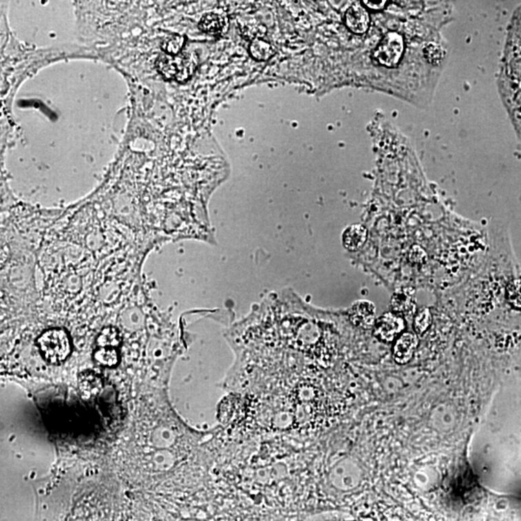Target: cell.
Returning a JSON list of instances; mask_svg holds the SVG:
<instances>
[{"label":"cell","instance_id":"6","mask_svg":"<svg viewBox=\"0 0 521 521\" xmlns=\"http://www.w3.org/2000/svg\"><path fill=\"white\" fill-rule=\"evenodd\" d=\"M349 318L352 325L369 330L376 323V307L367 300H359L350 307Z\"/></svg>","mask_w":521,"mask_h":521},{"label":"cell","instance_id":"16","mask_svg":"<svg viewBox=\"0 0 521 521\" xmlns=\"http://www.w3.org/2000/svg\"><path fill=\"white\" fill-rule=\"evenodd\" d=\"M95 359L103 366H115L119 361L118 352L114 348H98L95 352Z\"/></svg>","mask_w":521,"mask_h":521},{"label":"cell","instance_id":"18","mask_svg":"<svg viewBox=\"0 0 521 521\" xmlns=\"http://www.w3.org/2000/svg\"><path fill=\"white\" fill-rule=\"evenodd\" d=\"M509 299L516 307H521V282L515 281L511 283L508 290Z\"/></svg>","mask_w":521,"mask_h":521},{"label":"cell","instance_id":"4","mask_svg":"<svg viewBox=\"0 0 521 521\" xmlns=\"http://www.w3.org/2000/svg\"><path fill=\"white\" fill-rule=\"evenodd\" d=\"M405 323L402 316L388 312L379 317L374 326V335L381 342L391 343L403 334Z\"/></svg>","mask_w":521,"mask_h":521},{"label":"cell","instance_id":"8","mask_svg":"<svg viewBox=\"0 0 521 521\" xmlns=\"http://www.w3.org/2000/svg\"><path fill=\"white\" fill-rule=\"evenodd\" d=\"M416 297L412 288H402L394 293L391 297V307L394 313L398 315H408L416 307Z\"/></svg>","mask_w":521,"mask_h":521},{"label":"cell","instance_id":"14","mask_svg":"<svg viewBox=\"0 0 521 521\" xmlns=\"http://www.w3.org/2000/svg\"><path fill=\"white\" fill-rule=\"evenodd\" d=\"M121 344V336L114 328H103L97 339L98 348H114L117 349Z\"/></svg>","mask_w":521,"mask_h":521},{"label":"cell","instance_id":"12","mask_svg":"<svg viewBox=\"0 0 521 521\" xmlns=\"http://www.w3.org/2000/svg\"><path fill=\"white\" fill-rule=\"evenodd\" d=\"M249 52L254 59L259 60V61H266L275 54V50L273 49L270 43L260 39V38H256V39L252 41L251 47H249Z\"/></svg>","mask_w":521,"mask_h":521},{"label":"cell","instance_id":"19","mask_svg":"<svg viewBox=\"0 0 521 521\" xmlns=\"http://www.w3.org/2000/svg\"><path fill=\"white\" fill-rule=\"evenodd\" d=\"M362 3H363L364 6L366 7L367 9H369V10L379 12L385 10V8H387L390 2L381 1L379 3H373V2L371 1H362Z\"/></svg>","mask_w":521,"mask_h":521},{"label":"cell","instance_id":"15","mask_svg":"<svg viewBox=\"0 0 521 521\" xmlns=\"http://www.w3.org/2000/svg\"><path fill=\"white\" fill-rule=\"evenodd\" d=\"M433 323V317L428 308H421L417 311L413 321V328L417 334L422 335L429 330Z\"/></svg>","mask_w":521,"mask_h":521},{"label":"cell","instance_id":"7","mask_svg":"<svg viewBox=\"0 0 521 521\" xmlns=\"http://www.w3.org/2000/svg\"><path fill=\"white\" fill-rule=\"evenodd\" d=\"M418 338L412 332L403 333L393 347V357L398 364H407L412 359L418 347Z\"/></svg>","mask_w":521,"mask_h":521},{"label":"cell","instance_id":"17","mask_svg":"<svg viewBox=\"0 0 521 521\" xmlns=\"http://www.w3.org/2000/svg\"><path fill=\"white\" fill-rule=\"evenodd\" d=\"M184 45V38L182 36L176 35L169 38L163 43L162 49L167 52V54L177 55L180 54L182 47Z\"/></svg>","mask_w":521,"mask_h":521},{"label":"cell","instance_id":"9","mask_svg":"<svg viewBox=\"0 0 521 521\" xmlns=\"http://www.w3.org/2000/svg\"><path fill=\"white\" fill-rule=\"evenodd\" d=\"M178 431L168 424L156 427L151 434V444L156 448H169L174 445L178 439Z\"/></svg>","mask_w":521,"mask_h":521},{"label":"cell","instance_id":"3","mask_svg":"<svg viewBox=\"0 0 521 521\" xmlns=\"http://www.w3.org/2000/svg\"><path fill=\"white\" fill-rule=\"evenodd\" d=\"M158 71L164 78L177 81H186L191 78L197 67L193 54L182 52L177 55L162 54L157 62Z\"/></svg>","mask_w":521,"mask_h":521},{"label":"cell","instance_id":"1","mask_svg":"<svg viewBox=\"0 0 521 521\" xmlns=\"http://www.w3.org/2000/svg\"><path fill=\"white\" fill-rule=\"evenodd\" d=\"M408 50V36L401 30L388 31L381 38L372 56L379 66L400 69Z\"/></svg>","mask_w":521,"mask_h":521},{"label":"cell","instance_id":"2","mask_svg":"<svg viewBox=\"0 0 521 521\" xmlns=\"http://www.w3.org/2000/svg\"><path fill=\"white\" fill-rule=\"evenodd\" d=\"M37 344L41 354L50 364L61 363L71 352L68 334L59 328L45 331L38 339Z\"/></svg>","mask_w":521,"mask_h":521},{"label":"cell","instance_id":"10","mask_svg":"<svg viewBox=\"0 0 521 521\" xmlns=\"http://www.w3.org/2000/svg\"><path fill=\"white\" fill-rule=\"evenodd\" d=\"M368 237L366 228L361 224H354L348 227L343 234V244L348 251H359L364 246Z\"/></svg>","mask_w":521,"mask_h":521},{"label":"cell","instance_id":"11","mask_svg":"<svg viewBox=\"0 0 521 521\" xmlns=\"http://www.w3.org/2000/svg\"><path fill=\"white\" fill-rule=\"evenodd\" d=\"M226 26V19L217 13L206 14L199 23V28L202 31L212 35L222 34Z\"/></svg>","mask_w":521,"mask_h":521},{"label":"cell","instance_id":"13","mask_svg":"<svg viewBox=\"0 0 521 521\" xmlns=\"http://www.w3.org/2000/svg\"><path fill=\"white\" fill-rule=\"evenodd\" d=\"M176 462V457L171 452L167 450H160L153 453L151 457V463L155 470L158 471H165L174 467Z\"/></svg>","mask_w":521,"mask_h":521},{"label":"cell","instance_id":"5","mask_svg":"<svg viewBox=\"0 0 521 521\" xmlns=\"http://www.w3.org/2000/svg\"><path fill=\"white\" fill-rule=\"evenodd\" d=\"M345 23L348 30L354 34L362 35L368 31L371 16L362 2L352 4L348 8L345 14Z\"/></svg>","mask_w":521,"mask_h":521},{"label":"cell","instance_id":"20","mask_svg":"<svg viewBox=\"0 0 521 521\" xmlns=\"http://www.w3.org/2000/svg\"><path fill=\"white\" fill-rule=\"evenodd\" d=\"M423 255H424L423 251H420L419 252H417V254L413 251L410 252V259H412V261L414 260V259H417L416 261L422 262L423 261Z\"/></svg>","mask_w":521,"mask_h":521}]
</instances>
